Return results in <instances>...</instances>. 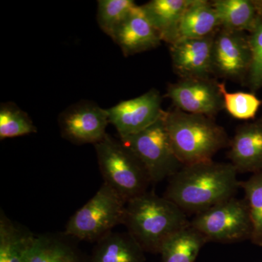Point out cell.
Returning a JSON list of instances; mask_svg holds the SVG:
<instances>
[{
    "instance_id": "1",
    "label": "cell",
    "mask_w": 262,
    "mask_h": 262,
    "mask_svg": "<svg viewBox=\"0 0 262 262\" xmlns=\"http://www.w3.org/2000/svg\"><path fill=\"white\" fill-rule=\"evenodd\" d=\"M231 163L211 161L184 165L170 177L165 198L184 213L198 214L234 198L239 182Z\"/></svg>"
},
{
    "instance_id": "2",
    "label": "cell",
    "mask_w": 262,
    "mask_h": 262,
    "mask_svg": "<svg viewBox=\"0 0 262 262\" xmlns=\"http://www.w3.org/2000/svg\"><path fill=\"white\" fill-rule=\"evenodd\" d=\"M187 214L165 196L146 192L127 202L123 225L145 252L159 253L165 241L189 225Z\"/></svg>"
},
{
    "instance_id": "3",
    "label": "cell",
    "mask_w": 262,
    "mask_h": 262,
    "mask_svg": "<svg viewBox=\"0 0 262 262\" xmlns=\"http://www.w3.org/2000/svg\"><path fill=\"white\" fill-rule=\"evenodd\" d=\"M165 122L176 156L184 165L211 161L230 144L224 127L213 117L183 112H165Z\"/></svg>"
},
{
    "instance_id": "4",
    "label": "cell",
    "mask_w": 262,
    "mask_h": 262,
    "mask_svg": "<svg viewBox=\"0 0 262 262\" xmlns=\"http://www.w3.org/2000/svg\"><path fill=\"white\" fill-rule=\"evenodd\" d=\"M103 182L127 202L147 192L151 182L139 159L110 134L95 144Z\"/></svg>"
},
{
    "instance_id": "5",
    "label": "cell",
    "mask_w": 262,
    "mask_h": 262,
    "mask_svg": "<svg viewBox=\"0 0 262 262\" xmlns=\"http://www.w3.org/2000/svg\"><path fill=\"white\" fill-rule=\"evenodd\" d=\"M126 202L103 182L96 194L71 217L65 235L81 241H97L123 225Z\"/></svg>"
},
{
    "instance_id": "6",
    "label": "cell",
    "mask_w": 262,
    "mask_h": 262,
    "mask_svg": "<svg viewBox=\"0 0 262 262\" xmlns=\"http://www.w3.org/2000/svg\"><path fill=\"white\" fill-rule=\"evenodd\" d=\"M165 114L145 130L120 139L144 165L151 183L170 179L183 167L170 144Z\"/></svg>"
},
{
    "instance_id": "7",
    "label": "cell",
    "mask_w": 262,
    "mask_h": 262,
    "mask_svg": "<svg viewBox=\"0 0 262 262\" xmlns=\"http://www.w3.org/2000/svg\"><path fill=\"white\" fill-rule=\"evenodd\" d=\"M190 225L207 243L234 244L251 239L252 233L247 204L234 196L196 214Z\"/></svg>"
},
{
    "instance_id": "8",
    "label": "cell",
    "mask_w": 262,
    "mask_h": 262,
    "mask_svg": "<svg viewBox=\"0 0 262 262\" xmlns=\"http://www.w3.org/2000/svg\"><path fill=\"white\" fill-rule=\"evenodd\" d=\"M252 53L248 35L221 28L215 34L212 51L213 75L235 82H246Z\"/></svg>"
},
{
    "instance_id": "9",
    "label": "cell",
    "mask_w": 262,
    "mask_h": 262,
    "mask_svg": "<svg viewBox=\"0 0 262 262\" xmlns=\"http://www.w3.org/2000/svg\"><path fill=\"white\" fill-rule=\"evenodd\" d=\"M159 91L151 89L145 94L120 101L106 108L108 121L116 128L120 139L139 134L152 125L163 116Z\"/></svg>"
},
{
    "instance_id": "10",
    "label": "cell",
    "mask_w": 262,
    "mask_h": 262,
    "mask_svg": "<svg viewBox=\"0 0 262 262\" xmlns=\"http://www.w3.org/2000/svg\"><path fill=\"white\" fill-rule=\"evenodd\" d=\"M61 134L73 144H96L107 135V110L93 101H82L65 110L58 118Z\"/></svg>"
},
{
    "instance_id": "11",
    "label": "cell",
    "mask_w": 262,
    "mask_h": 262,
    "mask_svg": "<svg viewBox=\"0 0 262 262\" xmlns=\"http://www.w3.org/2000/svg\"><path fill=\"white\" fill-rule=\"evenodd\" d=\"M219 83L210 78L181 79L169 84L166 96L176 108L213 118L225 108Z\"/></svg>"
},
{
    "instance_id": "12",
    "label": "cell",
    "mask_w": 262,
    "mask_h": 262,
    "mask_svg": "<svg viewBox=\"0 0 262 262\" xmlns=\"http://www.w3.org/2000/svg\"><path fill=\"white\" fill-rule=\"evenodd\" d=\"M215 34L179 39L170 45L173 70L181 79L210 78L213 75L212 51Z\"/></svg>"
},
{
    "instance_id": "13",
    "label": "cell",
    "mask_w": 262,
    "mask_h": 262,
    "mask_svg": "<svg viewBox=\"0 0 262 262\" xmlns=\"http://www.w3.org/2000/svg\"><path fill=\"white\" fill-rule=\"evenodd\" d=\"M121 48L125 56L158 48L162 39L156 29L146 18L141 6L131 10L111 37Z\"/></svg>"
},
{
    "instance_id": "14",
    "label": "cell",
    "mask_w": 262,
    "mask_h": 262,
    "mask_svg": "<svg viewBox=\"0 0 262 262\" xmlns=\"http://www.w3.org/2000/svg\"><path fill=\"white\" fill-rule=\"evenodd\" d=\"M228 158L238 173L262 170V118L239 125L230 140Z\"/></svg>"
},
{
    "instance_id": "15",
    "label": "cell",
    "mask_w": 262,
    "mask_h": 262,
    "mask_svg": "<svg viewBox=\"0 0 262 262\" xmlns=\"http://www.w3.org/2000/svg\"><path fill=\"white\" fill-rule=\"evenodd\" d=\"M191 1L152 0L141 7L162 41L171 45L178 39L179 25Z\"/></svg>"
},
{
    "instance_id": "16",
    "label": "cell",
    "mask_w": 262,
    "mask_h": 262,
    "mask_svg": "<svg viewBox=\"0 0 262 262\" xmlns=\"http://www.w3.org/2000/svg\"><path fill=\"white\" fill-rule=\"evenodd\" d=\"M145 251L128 232H111L97 241L89 262H145Z\"/></svg>"
},
{
    "instance_id": "17",
    "label": "cell",
    "mask_w": 262,
    "mask_h": 262,
    "mask_svg": "<svg viewBox=\"0 0 262 262\" xmlns=\"http://www.w3.org/2000/svg\"><path fill=\"white\" fill-rule=\"evenodd\" d=\"M220 29V18L212 2L192 0L181 20L178 39L207 37Z\"/></svg>"
},
{
    "instance_id": "18",
    "label": "cell",
    "mask_w": 262,
    "mask_h": 262,
    "mask_svg": "<svg viewBox=\"0 0 262 262\" xmlns=\"http://www.w3.org/2000/svg\"><path fill=\"white\" fill-rule=\"evenodd\" d=\"M24 262H89L75 246L56 236H34Z\"/></svg>"
},
{
    "instance_id": "19",
    "label": "cell",
    "mask_w": 262,
    "mask_h": 262,
    "mask_svg": "<svg viewBox=\"0 0 262 262\" xmlns=\"http://www.w3.org/2000/svg\"><path fill=\"white\" fill-rule=\"evenodd\" d=\"M212 4L222 29L251 33L261 20L255 0H215Z\"/></svg>"
},
{
    "instance_id": "20",
    "label": "cell",
    "mask_w": 262,
    "mask_h": 262,
    "mask_svg": "<svg viewBox=\"0 0 262 262\" xmlns=\"http://www.w3.org/2000/svg\"><path fill=\"white\" fill-rule=\"evenodd\" d=\"M207 241L190 224L176 232L162 246V262H195Z\"/></svg>"
},
{
    "instance_id": "21",
    "label": "cell",
    "mask_w": 262,
    "mask_h": 262,
    "mask_svg": "<svg viewBox=\"0 0 262 262\" xmlns=\"http://www.w3.org/2000/svg\"><path fill=\"white\" fill-rule=\"evenodd\" d=\"M32 232L0 214V262H24L34 237Z\"/></svg>"
},
{
    "instance_id": "22",
    "label": "cell",
    "mask_w": 262,
    "mask_h": 262,
    "mask_svg": "<svg viewBox=\"0 0 262 262\" xmlns=\"http://www.w3.org/2000/svg\"><path fill=\"white\" fill-rule=\"evenodd\" d=\"M239 187L244 190L245 201L252 225L250 241L262 246V170L253 173L248 180L239 182Z\"/></svg>"
},
{
    "instance_id": "23",
    "label": "cell",
    "mask_w": 262,
    "mask_h": 262,
    "mask_svg": "<svg viewBox=\"0 0 262 262\" xmlns=\"http://www.w3.org/2000/svg\"><path fill=\"white\" fill-rule=\"evenodd\" d=\"M37 127L27 113L12 102L0 106V139L19 137L37 133Z\"/></svg>"
},
{
    "instance_id": "24",
    "label": "cell",
    "mask_w": 262,
    "mask_h": 262,
    "mask_svg": "<svg viewBox=\"0 0 262 262\" xmlns=\"http://www.w3.org/2000/svg\"><path fill=\"white\" fill-rule=\"evenodd\" d=\"M219 87L224 100V106L227 113L234 118L241 120H252L256 117L262 101L253 93H229L224 82Z\"/></svg>"
},
{
    "instance_id": "25",
    "label": "cell",
    "mask_w": 262,
    "mask_h": 262,
    "mask_svg": "<svg viewBox=\"0 0 262 262\" xmlns=\"http://www.w3.org/2000/svg\"><path fill=\"white\" fill-rule=\"evenodd\" d=\"M136 5L132 0H98L97 21L110 37Z\"/></svg>"
},
{
    "instance_id": "26",
    "label": "cell",
    "mask_w": 262,
    "mask_h": 262,
    "mask_svg": "<svg viewBox=\"0 0 262 262\" xmlns=\"http://www.w3.org/2000/svg\"><path fill=\"white\" fill-rule=\"evenodd\" d=\"M252 61L245 83L252 91L262 88V19L248 35Z\"/></svg>"
},
{
    "instance_id": "27",
    "label": "cell",
    "mask_w": 262,
    "mask_h": 262,
    "mask_svg": "<svg viewBox=\"0 0 262 262\" xmlns=\"http://www.w3.org/2000/svg\"><path fill=\"white\" fill-rule=\"evenodd\" d=\"M255 4H256L258 15L260 18L262 19V0H255Z\"/></svg>"
}]
</instances>
